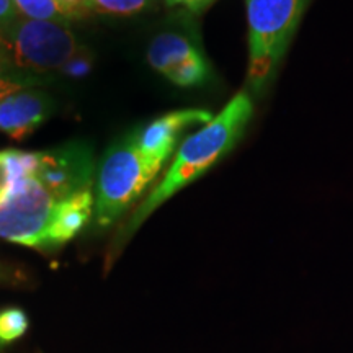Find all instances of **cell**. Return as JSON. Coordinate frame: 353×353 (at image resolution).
Instances as JSON below:
<instances>
[{"label":"cell","instance_id":"cell-1","mask_svg":"<svg viewBox=\"0 0 353 353\" xmlns=\"http://www.w3.org/2000/svg\"><path fill=\"white\" fill-rule=\"evenodd\" d=\"M252 113L254 103L250 95L247 92H239L200 131L185 139L162 182L149 193V196L132 214L126 228L128 236L134 232L162 203L226 156L244 134Z\"/></svg>","mask_w":353,"mask_h":353},{"label":"cell","instance_id":"cell-2","mask_svg":"<svg viewBox=\"0 0 353 353\" xmlns=\"http://www.w3.org/2000/svg\"><path fill=\"white\" fill-rule=\"evenodd\" d=\"M79 51L69 23L17 19L0 30V70L32 85L41 74L61 70Z\"/></svg>","mask_w":353,"mask_h":353},{"label":"cell","instance_id":"cell-3","mask_svg":"<svg viewBox=\"0 0 353 353\" xmlns=\"http://www.w3.org/2000/svg\"><path fill=\"white\" fill-rule=\"evenodd\" d=\"M311 0H245L250 90L260 94L288 51Z\"/></svg>","mask_w":353,"mask_h":353},{"label":"cell","instance_id":"cell-4","mask_svg":"<svg viewBox=\"0 0 353 353\" xmlns=\"http://www.w3.org/2000/svg\"><path fill=\"white\" fill-rule=\"evenodd\" d=\"M162 165L164 162L144 156L131 136L114 143L105 154L97 176L95 223L107 228L121 218L152 183Z\"/></svg>","mask_w":353,"mask_h":353},{"label":"cell","instance_id":"cell-5","mask_svg":"<svg viewBox=\"0 0 353 353\" xmlns=\"http://www.w3.org/2000/svg\"><path fill=\"white\" fill-rule=\"evenodd\" d=\"M37 179H26L0 201V237L34 249H46V232L56 206Z\"/></svg>","mask_w":353,"mask_h":353},{"label":"cell","instance_id":"cell-6","mask_svg":"<svg viewBox=\"0 0 353 353\" xmlns=\"http://www.w3.org/2000/svg\"><path fill=\"white\" fill-rule=\"evenodd\" d=\"M94 156L85 143H68L51 151L38 152L34 176L56 201L90 188Z\"/></svg>","mask_w":353,"mask_h":353},{"label":"cell","instance_id":"cell-7","mask_svg":"<svg viewBox=\"0 0 353 353\" xmlns=\"http://www.w3.org/2000/svg\"><path fill=\"white\" fill-rule=\"evenodd\" d=\"M149 64L179 87H196L210 79V65L193 39L182 33H162L152 39Z\"/></svg>","mask_w":353,"mask_h":353},{"label":"cell","instance_id":"cell-8","mask_svg":"<svg viewBox=\"0 0 353 353\" xmlns=\"http://www.w3.org/2000/svg\"><path fill=\"white\" fill-rule=\"evenodd\" d=\"M211 118L213 114L206 110H179L149 123L143 130L131 134V139L144 156L165 162L174 152L180 132L192 125H206Z\"/></svg>","mask_w":353,"mask_h":353},{"label":"cell","instance_id":"cell-9","mask_svg":"<svg viewBox=\"0 0 353 353\" xmlns=\"http://www.w3.org/2000/svg\"><path fill=\"white\" fill-rule=\"evenodd\" d=\"M52 101L41 90H23L0 100V131L21 141L51 114Z\"/></svg>","mask_w":353,"mask_h":353},{"label":"cell","instance_id":"cell-10","mask_svg":"<svg viewBox=\"0 0 353 353\" xmlns=\"http://www.w3.org/2000/svg\"><path fill=\"white\" fill-rule=\"evenodd\" d=\"M94 213V195L90 188L56 203L46 232V249L59 247L77 236Z\"/></svg>","mask_w":353,"mask_h":353},{"label":"cell","instance_id":"cell-11","mask_svg":"<svg viewBox=\"0 0 353 353\" xmlns=\"http://www.w3.org/2000/svg\"><path fill=\"white\" fill-rule=\"evenodd\" d=\"M38 165V152H0V201L13 192L21 180L33 179Z\"/></svg>","mask_w":353,"mask_h":353},{"label":"cell","instance_id":"cell-12","mask_svg":"<svg viewBox=\"0 0 353 353\" xmlns=\"http://www.w3.org/2000/svg\"><path fill=\"white\" fill-rule=\"evenodd\" d=\"M17 10L30 20H48L69 23V15L56 0H13Z\"/></svg>","mask_w":353,"mask_h":353},{"label":"cell","instance_id":"cell-13","mask_svg":"<svg viewBox=\"0 0 353 353\" xmlns=\"http://www.w3.org/2000/svg\"><path fill=\"white\" fill-rule=\"evenodd\" d=\"M28 330V316L19 307H7L0 311V352Z\"/></svg>","mask_w":353,"mask_h":353},{"label":"cell","instance_id":"cell-14","mask_svg":"<svg viewBox=\"0 0 353 353\" xmlns=\"http://www.w3.org/2000/svg\"><path fill=\"white\" fill-rule=\"evenodd\" d=\"M154 0H87V10L103 15L130 17L148 10Z\"/></svg>","mask_w":353,"mask_h":353},{"label":"cell","instance_id":"cell-15","mask_svg":"<svg viewBox=\"0 0 353 353\" xmlns=\"http://www.w3.org/2000/svg\"><path fill=\"white\" fill-rule=\"evenodd\" d=\"M88 69H90V56H88L87 52L79 50L76 54L65 63L64 68L61 69V72H63L64 76L77 77V76H83V74H87Z\"/></svg>","mask_w":353,"mask_h":353},{"label":"cell","instance_id":"cell-16","mask_svg":"<svg viewBox=\"0 0 353 353\" xmlns=\"http://www.w3.org/2000/svg\"><path fill=\"white\" fill-rule=\"evenodd\" d=\"M17 19H19V10L13 0H0V30L13 23Z\"/></svg>","mask_w":353,"mask_h":353},{"label":"cell","instance_id":"cell-17","mask_svg":"<svg viewBox=\"0 0 353 353\" xmlns=\"http://www.w3.org/2000/svg\"><path fill=\"white\" fill-rule=\"evenodd\" d=\"M28 85L23 82L17 81V79H12L6 76V74L0 70V100L6 99V97L15 94V92L19 90H23V88H26Z\"/></svg>","mask_w":353,"mask_h":353},{"label":"cell","instance_id":"cell-18","mask_svg":"<svg viewBox=\"0 0 353 353\" xmlns=\"http://www.w3.org/2000/svg\"><path fill=\"white\" fill-rule=\"evenodd\" d=\"M59 7L68 13L69 19H79L87 10V0H56Z\"/></svg>","mask_w":353,"mask_h":353},{"label":"cell","instance_id":"cell-19","mask_svg":"<svg viewBox=\"0 0 353 353\" xmlns=\"http://www.w3.org/2000/svg\"><path fill=\"white\" fill-rule=\"evenodd\" d=\"M214 0H165L167 6H182L185 8H188L190 12H201L205 10L206 7L211 6Z\"/></svg>","mask_w":353,"mask_h":353}]
</instances>
